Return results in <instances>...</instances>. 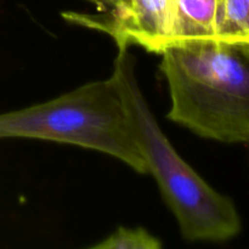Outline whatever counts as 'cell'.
I'll return each mask as SVG.
<instances>
[{
    "instance_id": "obj_1",
    "label": "cell",
    "mask_w": 249,
    "mask_h": 249,
    "mask_svg": "<svg viewBox=\"0 0 249 249\" xmlns=\"http://www.w3.org/2000/svg\"><path fill=\"white\" fill-rule=\"evenodd\" d=\"M160 68L167 80V119L223 143L249 140V49L220 40L168 46Z\"/></svg>"
},
{
    "instance_id": "obj_2",
    "label": "cell",
    "mask_w": 249,
    "mask_h": 249,
    "mask_svg": "<svg viewBox=\"0 0 249 249\" xmlns=\"http://www.w3.org/2000/svg\"><path fill=\"white\" fill-rule=\"evenodd\" d=\"M117 48L112 77L148 173L157 181L184 240L215 243L232 240L242 230L233 201L213 189L173 147L139 87L129 46Z\"/></svg>"
},
{
    "instance_id": "obj_3",
    "label": "cell",
    "mask_w": 249,
    "mask_h": 249,
    "mask_svg": "<svg viewBox=\"0 0 249 249\" xmlns=\"http://www.w3.org/2000/svg\"><path fill=\"white\" fill-rule=\"evenodd\" d=\"M26 138L106 153L148 174L114 78L95 80L43 104L0 113V139Z\"/></svg>"
},
{
    "instance_id": "obj_4",
    "label": "cell",
    "mask_w": 249,
    "mask_h": 249,
    "mask_svg": "<svg viewBox=\"0 0 249 249\" xmlns=\"http://www.w3.org/2000/svg\"><path fill=\"white\" fill-rule=\"evenodd\" d=\"M177 0H126L118 12L84 15L65 12L63 17L82 26L106 32L118 45H138L160 55L172 40Z\"/></svg>"
},
{
    "instance_id": "obj_5",
    "label": "cell",
    "mask_w": 249,
    "mask_h": 249,
    "mask_svg": "<svg viewBox=\"0 0 249 249\" xmlns=\"http://www.w3.org/2000/svg\"><path fill=\"white\" fill-rule=\"evenodd\" d=\"M218 0H177L169 46L187 41L218 40Z\"/></svg>"
},
{
    "instance_id": "obj_6",
    "label": "cell",
    "mask_w": 249,
    "mask_h": 249,
    "mask_svg": "<svg viewBox=\"0 0 249 249\" xmlns=\"http://www.w3.org/2000/svg\"><path fill=\"white\" fill-rule=\"evenodd\" d=\"M216 38L249 49V0H218Z\"/></svg>"
},
{
    "instance_id": "obj_7",
    "label": "cell",
    "mask_w": 249,
    "mask_h": 249,
    "mask_svg": "<svg viewBox=\"0 0 249 249\" xmlns=\"http://www.w3.org/2000/svg\"><path fill=\"white\" fill-rule=\"evenodd\" d=\"M162 241L145 228H121L91 249H160Z\"/></svg>"
},
{
    "instance_id": "obj_8",
    "label": "cell",
    "mask_w": 249,
    "mask_h": 249,
    "mask_svg": "<svg viewBox=\"0 0 249 249\" xmlns=\"http://www.w3.org/2000/svg\"><path fill=\"white\" fill-rule=\"evenodd\" d=\"M94 5L99 12H118L124 9L126 0H87Z\"/></svg>"
}]
</instances>
